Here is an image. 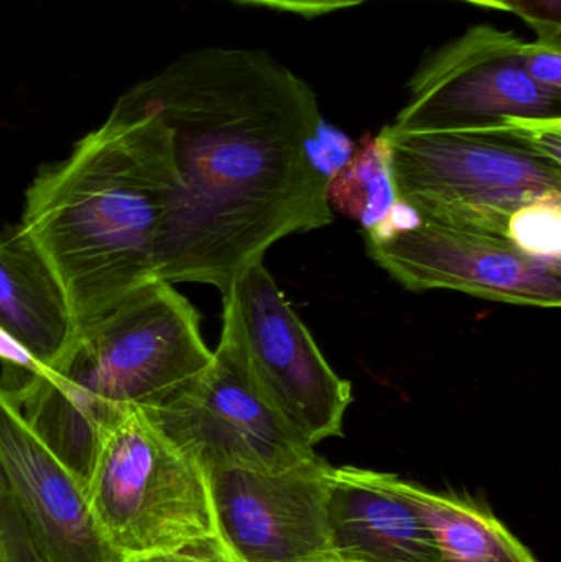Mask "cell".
<instances>
[{"label":"cell","instance_id":"1","mask_svg":"<svg viewBox=\"0 0 561 562\" xmlns=\"http://www.w3.org/2000/svg\"><path fill=\"white\" fill-rule=\"evenodd\" d=\"M170 134L177 187L157 279L221 293L283 237L333 221L308 142L323 115L312 86L266 49L207 46L125 92Z\"/></svg>","mask_w":561,"mask_h":562},{"label":"cell","instance_id":"2","mask_svg":"<svg viewBox=\"0 0 561 562\" xmlns=\"http://www.w3.org/2000/svg\"><path fill=\"white\" fill-rule=\"evenodd\" d=\"M175 187L167 127L124 98L68 157L33 178L16 226L55 277L78 333L158 280V237Z\"/></svg>","mask_w":561,"mask_h":562},{"label":"cell","instance_id":"3","mask_svg":"<svg viewBox=\"0 0 561 562\" xmlns=\"http://www.w3.org/2000/svg\"><path fill=\"white\" fill-rule=\"evenodd\" d=\"M211 360L193 304L173 283L154 280L79 330L48 375L3 372L0 385L85 484L109 428L134 409L157 408Z\"/></svg>","mask_w":561,"mask_h":562},{"label":"cell","instance_id":"4","mask_svg":"<svg viewBox=\"0 0 561 562\" xmlns=\"http://www.w3.org/2000/svg\"><path fill=\"white\" fill-rule=\"evenodd\" d=\"M85 495L102 540L125 562L216 543L206 474L142 409L102 435Z\"/></svg>","mask_w":561,"mask_h":562},{"label":"cell","instance_id":"5","mask_svg":"<svg viewBox=\"0 0 561 562\" xmlns=\"http://www.w3.org/2000/svg\"><path fill=\"white\" fill-rule=\"evenodd\" d=\"M391 145L397 200L425 221L506 237L524 204L561 193V164L537 154L500 124L481 131L395 132Z\"/></svg>","mask_w":561,"mask_h":562},{"label":"cell","instance_id":"6","mask_svg":"<svg viewBox=\"0 0 561 562\" xmlns=\"http://www.w3.org/2000/svg\"><path fill=\"white\" fill-rule=\"evenodd\" d=\"M223 306L217 349L250 389L312 448L341 438L351 382L332 369L263 262L247 267L229 284Z\"/></svg>","mask_w":561,"mask_h":562},{"label":"cell","instance_id":"7","mask_svg":"<svg viewBox=\"0 0 561 562\" xmlns=\"http://www.w3.org/2000/svg\"><path fill=\"white\" fill-rule=\"evenodd\" d=\"M523 45L516 32L480 23L431 48L408 79L407 102L389 127L481 131L506 117H561V98L524 71Z\"/></svg>","mask_w":561,"mask_h":562},{"label":"cell","instance_id":"8","mask_svg":"<svg viewBox=\"0 0 561 562\" xmlns=\"http://www.w3.org/2000/svg\"><path fill=\"white\" fill-rule=\"evenodd\" d=\"M144 413L204 474L221 469L277 474L318 456L221 349L190 385Z\"/></svg>","mask_w":561,"mask_h":562},{"label":"cell","instance_id":"9","mask_svg":"<svg viewBox=\"0 0 561 562\" xmlns=\"http://www.w3.org/2000/svg\"><path fill=\"white\" fill-rule=\"evenodd\" d=\"M333 465L316 456L289 471L207 472L216 547L227 562H333Z\"/></svg>","mask_w":561,"mask_h":562},{"label":"cell","instance_id":"10","mask_svg":"<svg viewBox=\"0 0 561 562\" xmlns=\"http://www.w3.org/2000/svg\"><path fill=\"white\" fill-rule=\"evenodd\" d=\"M366 246L372 260L411 291L457 290L520 306L561 304V263L530 259L504 236L424 220L412 233Z\"/></svg>","mask_w":561,"mask_h":562},{"label":"cell","instance_id":"11","mask_svg":"<svg viewBox=\"0 0 561 562\" xmlns=\"http://www.w3.org/2000/svg\"><path fill=\"white\" fill-rule=\"evenodd\" d=\"M0 477L46 562H125L102 540L81 479L0 385Z\"/></svg>","mask_w":561,"mask_h":562},{"label":"cell","instance_id":"12","mask_svg":"<svg viewBox=\"0 0 561 562\" xmlns=\"http://www.w3.org/2000/svg\"><path fill=\"white\" fill-rule=\"evenodd\" d=\"M328 525L333 562H440L434 531L384 472L333 468Z\"/></svg>","mask_w":561,"mask_h":562},{"label":"cell","instance_id":"13","mask_svg":"<svg viewBox=\"0 0 561 562\" xmlns=\"http://www.w3.org/2000/svg\"><path fill=\"white\" fill-rule=\"evenodd\" d=\"M0 327L48 373L78 336L55 277L19 226L0 233Z\"/></svg>","mask_w":561,"mask_h":562},{"label":"cell","instance_id":"14","mask_svg":"<svg viewBox=\"0 0 561 562\" xmlns=\"http://www.w3.org/2000/svg\"><path fill=\"white\" fill-rule=\"evenodd\" d=\"M384 481L420 512L440 562H539L483 498L455 488L435 491L391 472H384Z\"/></svg>","mask_w":561,"mask_h":562},{"label":"cell","instance_id":"15","mask_svg":"<svg viewBox=\"0 0 561 562\" xmlns=\"http://www.w3.org/2000/svg\"><path fill=\"white\" fill-rule=\"evenodd\" d=\"M332 211L372 229L397 201L392 178L391 145L384 132L366 137L351 160L326 183Z\"/></svg>","mask_w":561,"mask_h":562},{"label":"cell","instance_id":"16","mask_svg":"<svg viewBox=\"0 0 561 562\" xmlns=\"http://www.w3.org/2000/svg\"><path fill=\"white\" fill-rule=\"evenodd\" d=\"M506 237L530 259L561 263V193L520 206L507 221Z\"/></svg>","mask_w":561,"mask_h":562},{"label":"cell","instance_id":"17","mask_svg":"<svg viewBox=\"0 0 561 562\" xmlns=\"http://www.w3.org/2000/svg\"><path fill=\"white\" fill-rule=\"evenodd\" d=\"M523 66L539 88L561 98V38L524 42Z\"/></svg>","mask_w":561,"mask_h":562},{"label":"cell","instance_id":"18","mask_svg":"<svg viewBox=\"0 0 561 562\" xmlns=\"http://www.w3.org/2000/svg\"><path fill=\"white\" fill-rule=\"evenodd\" d=\"M355 150V145L345 134L328 127L325 122L306 148L313 170L325 178L326 183L351 160Z\"/></svg>","mask_w":561,"mask_h":562},{"label":"cell","instance_id":"19","mask_svg":"<svg viewBox=\"0 0 561 562\" xmlns=\"http://www.w3.org/2000/svg\"><path fill=\"white\" fill-rule=\"evenodd\" d=\"M509 13L519 16L536 38H561V0H504Z\"/></svg>","mask_w":561,"mask_h":562},{"label":"cell","instance_id":"20","mask_svg":"<svg viewBox=\"0 0 561 562\" xmlns=\"http://www.w3.org/2000/svg\"><path fill=\"white\" fill-rule=\"evenodd\" d=\"M424 224V217L420 216L414 206L404 201L397 200L392 204L389 213L368 231V243L384 244L402 234L412 233Z\"/></svg>","mask_w":561,"mask_h":562},{"label":"cell","instance_id":"21","mask_svg":"<svg viewBox=\"0 0 561 562\" xmlns=\"http://www.w3.org/2000/svg\"><path fill=\"white\" fill-rule=\"evenodd\" d=\"M234 2L266 7V9L279 10V12L315 19V16L328 15L338 10L359 5L368 0H234Z\"/></svg>","mask_w":561,"mask_h":562},{"label":"cell","instance_id":"22","mask_svg":"<svg viewBox=\"0 0 561 562\" xmlns=\"http://www.w3.org/2000/svg\"><path fill=\"white\" fill-rule=\"evenodd\" d=\"M0 363H2V372L22 370V372H29L32 375H48V370L40 366L33 359L32 353L23 349L2 327H0Z\"/></svg>","mask_w":561,"mask_h":562},{"label":"cell","instance_id":"23","mask_svg":"<svg viewBox=\"0 0 561 562\" xmlns=\"http://www.w3.org/2000/svg\"><path fill=\"white\" fill-rule=\"evenodd\" d=\"M131 562H227L224 560L216 543L201 544V547L184 548L173 553L155 554Z\"/></svg>","mask_w":561,"mask_h":562},{"label":"cell","instance_id":"24","mask_svg":"<svg viewBox=\"0 0 561 562\" xmlns=\"http://www.w3.org/2000/svg\"><path fill=\"white\" fill-rule=\"evenodd\" d=\"M460 2L473 3V5L478 7H486V9L497 10V12H509L504 0H460Z\"/></svg>","mask_w":561,"mask_h":562},{"label":"cell","instance_id":"25","mask_svg":"<svg viewBox=\"0 0 561 562\" xmlns=\"http://www.w3.org/2000/svg\"><path fill=\"white\" fill-rule=\"evenodd\" d=\"M0 562H3L2 551H0Z\"/></svg>","mask_w":561,"mask_h":562}]
</instances>
